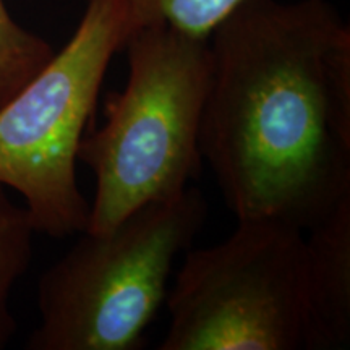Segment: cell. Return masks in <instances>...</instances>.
I'll return each mask as SVG.
<instances>
[{
	"label": "cell",
	"mask_w": 350,
	"mask_h": 350,
	"mask_svg": "<svg viewBox=\"0 0 350 350\" xmlns=\"http://www.w3.org/2000/svg\"><path fill=\"white\" fill-rule=\"evenodd\" d=\"M203 163L242 221L306 232L350 198V28L327 0H247L214 29Z\"/></svg>",
	"instance_id": "cell-1"
},
{
	"label": "cell",
	"mask_w": 350,
	"mask_h": 350,
	"mask_svg": "<svg viewBox=\"0 0 350 350\" xmlns=\"http://www.w3.org/2000/svg\"><path fill=\"white\" fill-rule=\"evenodd\" d=\"M124 49V91L107 96L106 122L78 148V161L96 180L88 232H106L135 209L182 193L203 169L200 130L211 81L208 39L150 23L135 28Z\"/></svg>",
	"instance_id": "cell-2"
},
{
	"label": "cell",
	"mask_w": 350,
	"mask_h": 350,
	"mask_svg": "<svg viewBox=\"0 0 350 350\" xmlns=\"http://www.w3.org/2000/svg\"><path fill=\"white\" fill-rule=\"evenodd\" d=\"M196 187L135 209L106 232H81L38 284L29 350H137L167 299L174 262L203 230Z\"/></svg>",
	"instance_id": "cell-3"
},
{
	"label": "cell",
	"mask_w": 350,
	"mask_h": 350,
	"mask_svg": "<svg viewBox=\"0 0 350 350\" xmlns=\"http://www.w3.org/2000/svg\"><path fill=\"white\" fill-rule=\"evenodd\" d=\"M133 29L129 0H88L64 49L0 107V183L23 196L36 234L86 230L91 206L77 182L78 148L109 64Z\"/></svg>",
	"instance_id": "cell-4"
},
{
	"label": "cell",
	"mask_w": 350,
	"mask_h": 350,
	"mask_svg": "<svg viewBox=\"0 0 350 350\" xmlns=\"http://www.w3.org/2000/svg\"><path fill=\"white\" fill-rule=\"evenodd\" d=\"M304 234L282 222L242 221L224 242L188 248L157 349H301Z\"/></svg>",
	"instance_id": "cell-5"
},
{
	"label": "cell",
	"mask_w": 350,
	"mask_h": 350,
	"mask_svg": "<svg viewBox=\"0 0 350 350\" xmlns=\"http://www.w3.org/2000/svg\"><path fill=\"white\" fill-rule=\"evenodd\" d=\"M306 232L301 349H345L350 344V198Z\"/></svg>",
	"instance_id": "cell-6"
},
{
	"label": "cell",
	"mask_w": 350,
	"mask_h": 350,
	"mask_svg": "<svg viewBox=\"0 0 350 350\" xmlns=\"http://www.w3.org/2000/svg\"><path fill=\"white\" fill-rule=\"evenodd\" d=\"M34 234L28 209L13 203L0 183V349H5L16 332L10 295L31 265Z\"/></svg>",
	"instance_id": "cell-7"
},
{
	"label": "cell",
	"mask_w": 350,
	"mask_h": 350,
	"mask_svg": "<svg viewBox=\"0 0 350 350\" xmlns=\"http://www.w3.org/2000/svg\"><path fill=\"white\" fill-rule=\"evenodd\" d=\"M54 54L51 44L16 23L0 0V107L41 72Z\"/></svg>",
	"instance_id": "cell-8"
},
{
	"label": "cell",
	"mask_w": 350,
	"mask_h": 350,
	"mask_svg": "<svg viewBox=\"0 0 350 350\" xmlns=\"http://www.w3.org/2000/svg\"><path fill=\"white\" fill-rule=\"evenodd\" d=\"M135 28L161 23L187 36L209 39L247 0H129Z\"/></svg>",
	"instance_id": "cell-9"
}]
</instances>
